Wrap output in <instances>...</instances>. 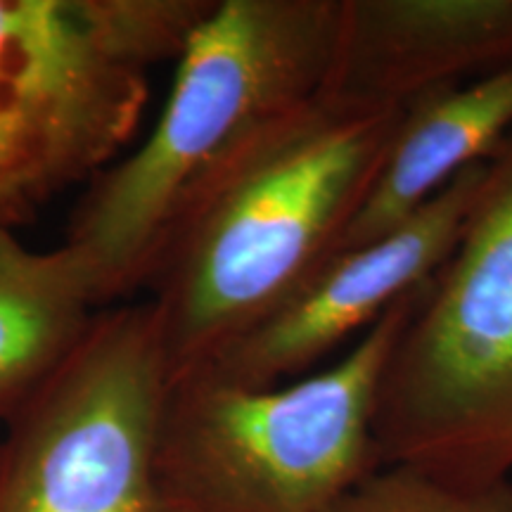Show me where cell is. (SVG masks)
Wrapping results in <instances>:
<instances>
[{"label":"cell","mask_w":512,"mask_h":512,"mask_svg":"<svg viewBox=\"0 0 512 512\" xmlns=\"http://www.w3.org/2000/svg\"><path fill=\"white\" fill-rule=\"evenodd\" d=\"M486 164L463 171L384 238L325 261L290 302L192 375L240 387H273L309 375L347 339L358 332L366 335L396 302L430 283L444 266L475 202Z\"/></svg>","instance_id":"obj_7"},{"label":"cell","mask_w":512,"mask_h":512,"mask_svg":"<svg viewBox=\"0 0 512 512\" xmlns=\"http://www.w3.org/2000/svg\"><path fill=\"white\" fill-rule=\"evenodd\" d=\"M342 0H216L150 138L93 178L67 242L100 304L147 285L171 228L235 152L325 93Z\"/></svg>","instance_id":"obj_2"},{"label":"cell","mask_w":512,"mask_h":512,"mask_svg":"<svg viewBox=\"0 0 512 512\" xmlns=\"http://www.w3.org/2000/svg\"><path fill=\"white\" fill-rule=\"evenodd\" d=\"M425 285L316 373L273 387L171 382L147 512H328L380 470L377 387Z\"/></svg>","instance_id":"obj_3"},{"label":"cell","mask_w":512,"mask_h":512,"mask_svg":"<svg viewBox=\"0 0 512 512\" xmlns=\"http://www.w3.org/2000/svg\"><path fill=\"white\" fill-rule=\"evenodd\" d=\"M380 467L489 489L512 472V133L396 339L375 401Z\"/></svg>","instance_id":"obj_5"},{"label":"cell","mask_w":512,"mask_h":512,"mask_svg":"<svg viewBox=\"0 0 512 512\" xmlns=\"http://www.w3.org/2000/svg\"><path fill=\"white\" fill-rule=\"evenodd\" d=\"M401 114L325 91L202 185L145 285L171 382L207 368L337 254Z\"/></svg>","instance_id":"obj_1"},{"label":"cell","mask_w":512,"mask_h":512,"mask_svg":"<svg viewBox=\"0 0 512 512\" xmlns=\"http://www.w3.org/2000/svg\"><path fill=\"white\" fill-rule=\"evenodd\" d=\"M98 287L72 247L36 252L0 226V422L72 356L100 309Z\"/></svg>","instance_id":"obj_10"},{"label":"cell","mask_w":512,"mask_h":512,"mask_svg":"<svg viewBox=\"0 0 512 512\" xmlns=\"http://www.w3.org/2000/svg\"><path fill=\"white\" fill-rule=\"evenodd\" d=\"M510 64L512 0H342L325 91L406 110Z\"/></svg>","instance_id":"obj_8"},{"label":"cell","mask_w":512,"mask_h":512,"mask_svg":"<svg viewBox=\"0 0 512 512\" xmlns=\"http://www.w3.org/2000/svg\"><path fill=\"white\" fill-rule=\"evenodd\" d=\"M510 133L512 64L411 102L337 254L392 233Z\"/></svg>","instance_id":"obj_9"},{"label":"cell","mask_w":512,"mask_h":512,"mask_svg":"<svg viewBox=\"0 0 512 512\" xmlns=\"http://www.w3.org/2000/svg\"><path fill=\"white\" fill-rule=\"evenodd\" d=\"M171 368L150 302L98 311L5 422L0 512H147Z\"/></svg>","instance_id":"obj_6"},{"label":"cell","mask_w":512,"mask_h":512,"mask_svg":"<svg viewBox=\"0 0 512 512\" xmlns=\"http://www.w3.org/2000/svg\"><path fill=\"white\" fill-rule=\"evenodd\" d=\"M328 512H512V484L470 489L403 465H384Z\"/></svg>","instance_id":"obj_11"},{"label":"cell","mask_w":512,"mask_h":512,"mask_svg":"<svg viewBox=\"0 0 512 512\" xmlns=\"http://www.w3.org/2000/svg\"><path fill=\"white\" fill-rule=\"evenodd\" d=\"M216 0H0V226L15 230L128 145L150 69Z\"/></svg>","instance_id":"obj_4"}]
</instances>
